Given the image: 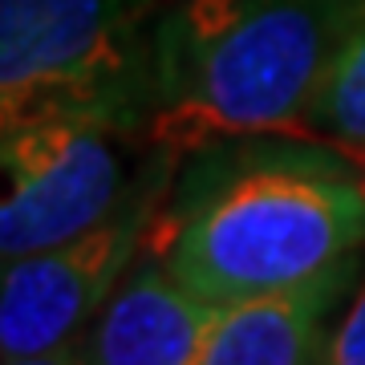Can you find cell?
I'll return each instance as SVG.
<instances>
[{
	"label": "cell",
	"instance_id": "2",
	"mask_svg": "<svg viewBox=\"0 0 365 365\" xmlns=\"http://www.w3.org/2000/svg\"><path fill=\"white\" fill-rule=\"evenodd\" d=\"M365 0H170L150 53L143 143L187 155L215 138L300 134Z\"/></svg>",
	"mask_w": 365,
	"mask_h": 365
},
{
	"label": "cell",
	"instance_id": "1",
	"mask_svg": "<svg viewBox=\"0 0 365 365\" xmlns=\"http://www.w3.org/2000/svg\"><path fill=\"white\" fill-rule=\"evenodd\" d=\"M365 244V179L309 134L215 138L179 158L146 252L203 300L297 284Z\"/></svg>",
	"mask_w": 365,
	"mask_h": 365
},
{
	"label": "cell",
	"instance_id": "5",
	"mask_svg": "<svg viewBox=\"0 0 365 365\" xmlns=\"http://www.w3.org/2000/svg\"><path fill=\"white\" fill-rule=\"evenodd\" d=\"M122 138L86 118L0 130V264L57 248L110 220L130 191Z\"/></svg>",
	"mask_w": 365,
	"mask_h": 365
},
{
	"label": "cell",
	"instance_id": "8",
	"mask_svg": "<svg viewBox=\"0 0 365 365\" xmlns=\"http://www.w3.org/2000/svg\"><path fill=\"white\" fill-rule=\"evenodd\" d=\"M300 134L365 155V4L345 37L333 69L325 73L313 106L304 110Z\"/></svg>",
	"mask_w": 365,
	"mask_h": 365
},
{
	"label": "cell",
	"instance_id": "7",
	"mask_svg": "<svg viewBox=\"0 0 365 365\" xmlns=\"http://www.w3.org/2000/svg\"><path fill=\"white\" fill-rule=\"evenodd\" d=\"M361 252L329 264L325 272L268 292L227 300L215 309L199 365H309L325 361L329 317L353 292Z\"/></svg>",
	"mask_w": 365,
	"mask_h": 365
},
{
	"label": "cell",
	"instance_id": "4",
	"mask_svg": "<svg viewBox=\"0 0 365 365\" xmlns=\"http://www.w3.org/2000/svg\"><path fill=\"white\" fill-rule=\"evenodd\" d=\"M179 158L155 146L110 220L57 248L0 264V361L53 365L73 357V345L102 313L118 280L134 268L138 252H146Z\"/></svg>",
	"mask_w": 365,
	"mask_h": 365
},
{
	"label": "cell",
	"instance_id": "6",
	"mask_svg": "<svg viewBox=\"0 0 365 365\" xmlns=\"http://www.w3.org/2000/svg\"><path fill=\"white\" fill-rule=\"evenodd\" d=\"M215 300L175 280L170 268L146 252L110 300L93 325L81 333L69 361L86 365H199L203 341L215 321Z\"/></svg>",
	"mask_w": 365,
	"mask_h": 365
},
{
	"label": "cell",
	"instance_id": "9",
	"mask_svg": "<svg viewBox=\"0 0 365 365\" xmlns=\"http://www.w3.org/2000/svg\"><path fill=\"white\" fill-rule=\"evenodd\" d=\"M329 365H365V284L357 288L353 304L341 313L333 337L325 349Z\"/></svg>",
	"mask_w": 365,
	"mask_h": 365
},
{
	"label": "cell",
	"instance_id": "3",
	"mask_svg": "<svg viewBox=\"0 0 365 365\" xmlns=\"http://www.w3.org/2000/svg\"><path fill=\"white\" fill-rule=\"evenodd\" d=\"M158 0H0V130L86 118L143 138Z\"/></svg>",
	"mask_w": 365,
	"mask_h": 365
}]
</instances>
